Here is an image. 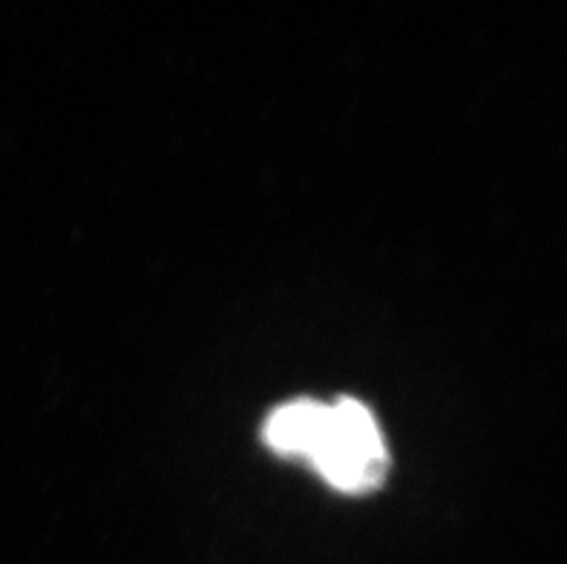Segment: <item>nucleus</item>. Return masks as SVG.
<instances>
[{
  "label": "nucleus",
  "mask_w": 567,
  "mask_h": 564,
  "mask_svg": "<svg viewBox=\"0 0 567 564\" xmlns=\"http://www.w3.org/2000/svg\"><path fill=\"white\" fill-rule=\"evenodd\" d=\"M309 464L340 493L374 490L389 464L386 443L374 414L352 398L331 403Z\"/></svg>",
  "instance_id": "1"
},
{
  "label": "nucleus",
  "mask_w": 567,
  "mask_h": 564,
  "mask_svg": "<svg viewBox=\"0 0 567 564\" xmlns=\"http://www.w3.org/2000/svg\"><path fill=\"white\" fill-rule=\"evenodd\" d=\"M326 412H329V407L320 400H291L277 412H271V418L262 427V438L277 455L309 461L317 441H320V432H323Z\"/></svg>",
  "instance_id": "2"
}]
</instances>
